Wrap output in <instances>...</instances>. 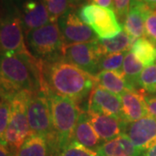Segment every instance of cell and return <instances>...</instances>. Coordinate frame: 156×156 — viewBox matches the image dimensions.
I'll list each match as a JSON object with an SVG mask.
<instances>
[{"label": "cell", "instance_id": "obj_1", "mask_svg": "<svg viewBox=\"0 0 156 156\" xmlns=\"http://www.w3.org/2000/svg\"><path fill=\"white\" fill-rule=\"evenodd\" d=\"M42 89V61L31 54L0 52V101H11L22 93L35 94Z\"/></svg>", "mask_w": 156, "mask_h": 156}, {"label": "cell", "instance_id": "obj_2", "mask_svg": "<svg viewBox=\"0 0 156 156\" xmlns=\"http://www.w3.org/2000/svg\"><path fill=\"white\" fill-rule=\"evenodd\" d=\"M43 89L83 103L96 84V78L58 57L42 61Z\"/></svg>", "mask_w": 156, "mask_h": 156}, {"label": "cell", "instance_id": "obj_3", "mask_svg": "<svg viewBox=\"0 0 156 156\" xmlns=\"http://www.w3.org/2000/svg\"><path fill=\"white\" fill-rule=\"evenodd\" d=\"M46 92L50 101L52 123L56 134L57 154L72 141L74 129L83 110L70 98L54 94L47 89Z\"/></svg>", "mask_w": 156, "mask_h": 156}, {"label": "cell", "instance_id": "obj_4", "mask_svg": "<svg viewBox=\"0 0 156 156\" xmlns=\"http://www.w3.org/2000/svg\"><path fill=\"white\" fill-rule=\"evenodd\" d=\"M27 117L31 135L45 138L49 142L52 156L56 155V134L52 123L50 101L45 89H42L30 97L27 104Z\"/></svg>", "mask_w": 156, "mask_h": 156}, {"label": "cell", "instance_id": "obj_5", "mask_svg": "<svg viewBox=\"0 0 156 156\" xmlns=\"http://www.w3.org/2000/svg\"><path fill=\"white\" fill-rule=\"evenodd\" d=\"M25 41L30 54L40 61L62 57L64 43L57 22L50 23L25 34Z\"/></svg>", "mask_w": 156, "mask_h": 156}, {"label": "cell", "instance_id": "obj_6", "mask_svg": "<svg viewBox=\"0 0 156 156\" xmlns=\"http://www.w3.org/2000/svg\"><path fill=\"white\" fill-rule=\"evenodd\" d=\"M33 94L22 93L11 101V118L5 134L6 145L15 154L31 135L27 117V104Z\"/></svg>", "mask_w": 156, "mask_h": 156}, {"label": "cell", "instance_id": "obj_7", "mask_svg": "<svg viewBox=\"0 0 156 156\" xmlns=\"http://www.w3.org/2000/svg\"><path fill=\"white\" fill-rule=\"evenodd\" d=\"M78 16L92 29L98 38H111L122 31L115 11L94 4L81 7Z\"/></svg>", "mask_w": 156, "mask_h": 156}, {"label": "cell", "instance_id": "obj_8", "mask_svg": "<svg viewBox=\"0 0 156 156\" xmlns=\"http://www.w3.org/2000/svg\"><path fill=\"white\" fill-rule=\"evenodd\" d=\"M21 17L11 13L0 18V52L19 55L30 54L24 35Z\"/></svg>", "mask_w": 156, "mask_h": 156}, {"label": "cell", "instance_id": "obj_9", "mask_svg": "<svg viewBox=\"0 0 156 156\" xmlns=\"http://www.w3.org/2000/svg\"><path fill=\"white\" fill-rule=\"evenodd\" d=\"M62 56L65 61L91 76H95L100 72L99 62L101 56L97 50L96 41L83 44H64L62 50Z\"/></svg>", "mask_w": 156, "mask_h": 156}, {"label": "cell", "instance_id": "obj_10", "mask_svg": "<svg viewBox=\"0 0 156 156\" xmlns=\"http://www.w3.org/2000/svg\"><path fill=\"white\" fill-rule=\"evenodd\" d=\"M64 44L95 42L98 39L95 31L82 21L72 8L57 21Z\"/></svg>", "mask_w": 156, "mask_h": 156}, {"label": "cell", "instance_id": "obj_11", "mask_svg": "<svg viewBox=\"0 0 156 156\" xmlns=\"http://www.w3.org/2000/svg\"><path fill=\"white\" fill-rule=\"evenodd\" d=\"M122 134L143 154L156 144V118L147 115L133 122H125Z\"/></svg>", "mask_w": 156, "mask_h": 156}, {"label": "cell", "instance_id": "obj_12", "mask_svg": "<svg viewBox=\"0 0 156 156\" xmlns=\"http://www.w3.org/2000/svg\"><path fill=\"white\" fill-rule=\"evenodd\" d=\"M88 111L115 117L122 121L121 97L97 84L89 95Z\"/></svg>", "mask_w": 156, "mask_h": 156}, {"label": "cell", "instance_id": "obj_13", "mask_svg": "<svg viewBox=\"0 0 156 156\" xmlns=\"http://www.w3.org/2000/svg\"><path fill=\"white\" fill-rule=\"evenodd\" d=\"M20 17L24 35L51 23L48 10L41 0H25Z\"/></svg>", "mask_w": 156, "mask_h": 156}, {"label": "cell", "instance_id": "obj_14", "mask_svg": "<svg viewBox=\"0 0 156 156\" xmlns=\"http://www.w3.org/2000/svg\"><path fill=\"white\" fill-rule=\"evenodd\" d=\"M142 90H128L120 95L122 100V121L125 122H133L148 115L144 95Z\"/></svg>", "mask_w": 156, "mask_h": 156}, {"label": "cell", "instance_id": "obj_15", "mask_svg": "<svg viewBox=\"0 0 156 156\" xmlns=\"http://www.w3.org/2000/svg\"><path fill=\"white\" fill-rule=\"evenodd\" d=\"M89 121L103 142L110 141L122 134L125 122L115 117L87 111Z\"/></svg>", "mask_w": 156, "mask_h": 156}, {"label": "cell", "instance_id": "obj_16", "mask_svg": "<svg viewBox=\"0 0 156 156\" xmlns=\"http://www.w3.org/2000/svg\"><path fill=\"white\" fill-rule=\"evenodd\" d=\"M72 140L94 151H97L104 143L93 128L88 113L83 110L81 112L74 129Z\"/></svg>", "mask_w": 156, "mask_h": 156}, {"label": "cell", "instance_id": "obj_17", "mask_svg": "<svg viewBox=\"0 0 156 156\" xmlns=\"http://www.w3.org/2000/svg\"><path fill=\"white\" fill-rule=\"evenodd\" d=\"M145 4L140 0H132L128 15L124 20V31L134 41L145 36Z\"/></svg>", "mask_w": 156, "mask_h": 156}, {"label": "cell", "instance_id": "obj_18", "mask_svg": "<svg viewBox=\"0 0 156 156\" xmlns=\"http://www.w3.org/2000/svg\"><path fill=\"white\" fill-rule=\"evenodd\" d=\"M96 152L100 156H140L142 154L124 134L104 142Z\"/></svg>", "mask_w": 156, "mask_h": 156}, {"label": "cell", "instance_id": "obj_19", "mask_svg": "<svg viewBox=\"0 0 156 156\" xmlns=\"http://www.w3.org/2000/svg\"><path fill=\"white\" fill-rule=\"evenodd\" d=\"M134 41L125 31L116 35L111 38H98L96 40L97 50L101 56L128 52Z\"/></svg>", "mask_w": 156, "mask_h": 156}, {"label": "cell", "instance_id": "obj_20", "mask_svg": "<svg viewBox=\"0 0 156 156\" xmlns=\"http://www.w3.org/2000/svg\"><path fill=\"white\" fill-rule=\"evenodd\" d=\"M143 65L140 62L134 55L131 52H127L122 65V76L128 84V88L132 91H139L140 76L143 70Z\"/></svg>", "mask_w": 156, "mask_h": 156}, {"label": "cell", "instance_id": "obj_21", "mask_svg": "<svg viewBox=\"0 0 156 156\" xmlns=\"http://www.w3.org/2000/svg\"><path fill=\"white\" fill-rule=\"evenodd\" d=\"M95 78L97 85L115 95H122L124 92L130 90L122 73L103 70L98 73Z\"/></svg>", "mask_w": 156, "mask_h": 156}, {"label": "cell", "instance_id": "obj_22", "mask_svg": "<svg viewBox=\"0 0 156 156\" xmlns=\"http://www.w3.org/2000/svg\"><path fill=\"white\" fill-rule=\"evenodd\" d=\"M52 156L47 140L43 136L30 135L16 153V156Z\"/></svg>", "mask_w": 156, "mask_h": 156}, {"label": "cell", "instance_id": "obj_23", "mask_svg": "<svg viewBox=\"0 0 156 156\" xmlns=\"http://www.w3.org/2000/svg\"><path fill=\"white\" fill-rule=\"evenodd\" d=\"M143 66H149L156 62V44L152 40L145 37L136 39L130 50Z\"/></svg>", "mask_w": 156, "mask_h": 156}, {"label": "cell", "instance_id": "obj_24", "mask_svg": "<svg viewBox=\"0 0 156 156\" xmlns=\"http://www.w3.org/2000/svg\"><path fill=\"white\" fill-rule=\"evenodd\" d=\"M50 14L51 23H56L73 7L70 0H41Z\"/></svg>", "mask_w": 156, "mask_h": 156}, {"label": "cell", "instance_id": "obj_25", "mask_svg": "<svg viewBox=\"0 0 156 156\" xmlns=\"http://www.w3.org/2000/svg\"><path fill=\"white\" fill-rule=\"evenodd\" d=\"M140 89L145 93H156V63L143 69L139 79Z\"/></svg>", "mask_w": 156, "mask_h": 156}, {"label": "cell", "instance_id": "obj_26", "mask_svg": "<svg viewBox=\"0 0 156 156\" xmlns=\"http://www.w3.org/2000/svg\"><path fill=\"white\" fill-rule=\"evenodd\" d=\"M127 52L115 53L106 55L101 57L99 62V69L100 71H115L122 73L124 58Z\"/></svg>", "mask_w": 156, "mask_h": 156}, {"label": "cell", "instance_id": "obj_27", "mask_svg": "<svg viewBox=\"0 0 156 156\" xmlns=\"http://www.w3.org/2000/svg\"><path fill=\"white\" fill-rule=\"evenodd\" d=\"M55 156H100L96 151L91 150L72 140L69 145Z\"/></svg>", "mask_w": 156, "mask_h": 156}, {"label": "cell", "instance_id": "obj_28", "mask_svg": "<svg viewBox=\"0 0 156 156\" xmlns=\"http://www.w3.org/2000/svg\"><path fill=\"white\" fill-rule=\"evenodd\" d=\"M11 101H0V143L6 145L5 134L11 118ZM7 146V145H6Z\"/></svg>", "mask_w": 156, "mask_h": 156}, {"label": "cell", "instance_id": "obj_29", "mask_svg": "<svg viewBox=\"0 0 156 156\" xmlns=\"http://www.w3.org/2000/svg\"><path fill=\"white\" fill-rule=\"evenodd\" d=\"M145 35L153 42L156 43V11L146 5L144 10Z\"/></svg>", "mask_w": 156, "mask_h": 156}, {"label": "cell", "instance_id": "obj_30", "mask_svg": "<svg viewBox=\"0 0 156 156\" xmlns=\"http://www.w3.org/2000/svg\"><path fill=\"white\" fill-rule=\"evenodd\" d=\"M132 0H113L114 11L121 20H125L128 15Z\"/></svg>", "mask_w": 156, "mask_h": 156}, {"label": "cell", "instance_id": "obj_31", "mask_svg": "<svg viewBox=\"0 0 156 156\" xmlns=\"http://www.w3.org/2000/svg\"><path fill=\"white\" fill-rule=\"evenodd\" d=\"M148 115L156 118V95H144Z\"/></svg>", "mask_w": 156, "mask_h": 156}, {"label": "cell", "instance_id": "obj_32", "mask_svg": "<svg viewBox=\"0 0 156 156\" xmlns=\"http://www.w3.org/2000/svg\"><path fill=\"white\" fill-rule=\"evenodd\" d=\"M88 2H90L91 4H94L96 5H99L101 7L108 8L114 11V4L113 0H87Z\"/></svg>", "mask_w": 156, "mask_h": 156}, {"label": "cell", "instance_id": "obj_33", "mask_svg": "<svg viewBox=\"0 0 156 156\" xmlns=\"http://www.w3.org/2000/svg\"><path fill=\"white\" fill-rule=\"evenodd\" d=\"M0 156H16V154L8 146L0 143Z\"/></svg>", "mask_w": 156, "mask_h": 156}, {"label": "cell", "instance_id": "obj_34", "mask_svg": "<svg viewBox=\"0 0 156 156\" xmlns=\"http://www.w3.org/2000/svg\"><path fill=\"white\" fill-rule=\"evenodd\" d=\"M140 156H156V144L145 151Z\"/></svg>", "mask_w": 156, "mask_h": 156}, {"label": "cell", "instance_id": "obj_35", "mask_svg": "<svg viewBox=\"0 0 156 156\" xmlns=\"http://www.w3.org/2000/svg\"><path fill=\"white\" fill-rule=\"evenodd\" d=\"M146 5L150 7L151 9H156V0H140Z\"/></svg>", "mask_w": 156, "mask_h": 156}, {"label": "cell", "instance_id": "obj_36", "mask_svg": "<svg viewBox=\"0 0 156 156\" xmlns=\"http://www.w3.org/2000/svg\"><path fill=\"white\" fill-rule=\"evenodd\" d=\"M82 1H83V0H70V2H71V4H72L73 6L77 5L78 3H80V2H82Z\"/></svg>", "mask_w": 156, "mask_h": 156}, {"label": "cell", "instance_id": "obj_37", "mask_svg": "<svg viewBox=\"0 0 156 156\" xmlns=\"http://www.w3.org/2000/svg\"><path fill=\"white\" fill-rule=\"evenodd\" d=\"M12 1H17V0H12Z\"/></svg>", "mask_w": 156, "mask_h": 156}, {"label": "cell", "instance_id": "obj_38", "mask_svg": "<svg viewBox=\"0 0 156 156\" xmlns=\"http://www.w3.org/2000/svg\"><path fill=\"white\" fill-rule=\"evenodd\" d=\"M155 44H156V43H155Z\"/></svg>", "mask_w": 156, "mask_h": 156}]
</instances>
